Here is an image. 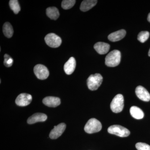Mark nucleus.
<instances>
[{
	"mask_svg": "<svg viewBox=\"0 0 150 150\" xmlns=\"http://www.w3.org/2000/svg\"><path fill=\"white\" fill-rule=\"evenodd\" d=\"M121 59L120 51L114 50L110 52L105 57V64L108 67H115L119 64Z\"/></svg>",
	"mask_w": 150,
	"mask_h": 150,
	"instance_id": "nucleus-1",
	"label": "nucleus"
},
{
	"mask_svg": "<svg viewBox=\"0 0 150 150\" xmlns=\"http://www.w3.org/2000/svg\"><path fill=\"white\" fill-rule=\"evenodd\" d=\"M103 81V77L100 74L91 75L87 80L88 88L91 91H95L100 86Z\"/></svg>",
	"mask_w": 150,
	"mask_h": 150,
	"instance_id": "nucleus-2",
	"label": "nucleus"
},
{
	"mask_svg": "<svg viewBox=\"0 0 150 150\" xmlns=\"http://www.w3.org/2000/svg\"><path fill=\"white\" fill-rule=\"evenodd\" d=\"M101 129V123L99 121L94 118L89 119L84 127L85 131L87 133L90 134L99 132Z\"/></svg>",
	"mask_w": 150,
	"mask_h": 150,
	"instance_id": "nucleus-3",
	"label": "nucleus"
},
{
	"mask_svg": "<svg viewBox=\"0 0 150 150\" xmlns=\"http://www.w3.org/2000/svg\"><path fill=\"white\" fill-rule=\"evenodd\" d=\"M124 107V98L122 95L118 94L114 97L110 103V109L115 113L121 112Z\"/></svg>",
	"mask_w": 150,
	"mask_h": 150,
	"instance_id": "nucleus-4",
	"label": "nucleus"
},
{
	"mask_svg": "<svg viewBox=\"0 0 150 150\" xmlns=\"http://www.w3.org/2000/svg\"><path fill=\"white\" fill-rule=\"evenodd\" d=\"M108 131L110 134H114L121 137H128L130 134V131L128 129L118 125L110 126L108 129Z\"/></svg>",
	"mask_w": 150,
	"mask_h": 150,
	"instance_id": "nucleus-5",
	"label": "nucleus"
},
{
	"mask_svg": "<svg viewBox=\"0 0 150 150\" xmlns=\"http://www.w3.org/2000/svg\"><path fill=\"white\" fill-rule=\"evenodd\" d=\"M45 40L47 45L51 48L59 47L62 43L61 38L54 33L47 34L45 37Z\"/></svg>",
	"mask_w": 150,
	"mask_h": 150,
	"instance_id": "nucleus-6",
	"label": "nucleus"
},
{
	"mask_svg": "<svg viewBox=\"0 0 150 150\" xmlns=\"http://www.w3.org/2000/svg\"><path fill=\"white\" fill-rule=\"evenodd\" d=\"M34 72L38 79H46L49 75V71L46 67L43 65L38 64L34 67Z\"/></svg>",
	"mask_w": 150,
	"mask_h": 150,
	"instance_id": "nucleus-7",
	"label": "nucleus"
},
{
	"mask_svg": "<svg viewBox=\"0 0 150 150\" xmlns=\"http://www.w3.org/2000/svg\"><path fill=\"white\" fill-rule=\"evenodd\" d=\"M32 100V96L29 94L23 93L19 95L15 102L18 106H25L28 105Z\"/></svg>",
	"mask_w": 150,
	"mask_h": 150,
	"instance_id": "nucleus-8",
	"label": "nucleus"
},
{
	"mask_svg": "<svg viewBox=\"0 0 150 150\" xmlns=\"http://www.w3.org/2000/svg\"><path fill=\"white\" fill-rule=\"evenodd\" d=\"M66 128L64 123H61L57 126H54L49 134V137L52 139H56L60 137L64 133Z\"/></svg>",
	"mask_w": 150,
	"mask_h": 150,
	"instance_id": "nucleus-9",
	"label": "nucleus"
},
{
	"mask_svg": "<svg viewBox=\"0 0 150 150\" xmlns=\"http://www.w3.org/2000/svg\"><path fill=\"white\" fill-rule=\"evenodd\" d=\"M136 95L137 97L143 101H148L150 100V94L148 91L142 86H139L136 89Z\"/></svg>",
	"mask_w": 150,
	"mask_h": 150,
	"instance_id": "nucleus-10",
	"label": "nucleus"
},
{
	"mask_svg": "<svg viewBox=\"0 0 150 150\" xmlns=\"http://www.w3.org/2000/svg\"><path fill=\"white\" fill-rule=\"evenodd\" d=\"M43 104L50 107H56L61 104V100L58 97L53 96H48L43 98Z\"/></svg>",
	"mask_w": 150,
	"mask_h": 150,
	"instance_id": "nucleus-11",
	"label": "nucleus"
},
{
	"mask_svg": "<svg viewBox=\"0 0 150 150\" xmlns=\"http://www.w3.org/2000/svg\"><path fill=\"white\" fill-rule=\"evenodd\" d=\"M47 118V115L44 113H36L33 114L28 119L27 123L29 124H33L38 122L46 121Z\"/></svg>",
	"mask_w": 150,
	"mask_h": 150,
	"instance_id": "nucleus-12",
	"label": "nucleus"
},
{
	"mask_svg": "<svg viewBox=\"0 0 150 150\" xmlns=\"http://www.w3.org/2000/svg\"><path fill=\"white\" fill-rule=\"evenodd\" d=\"M110 47V45L108 43L102 42H98L94 46L95 50L100 55H103L107 53L109 51Z\"/></svg>",
	"mask_w": 150,
	"mask_h": 150,
	"instance_id": "nucleus-13",
	"label": "nucleus"
},
{
	"mask_svg": "<svg viewBox=\"0 0 150 150\" xmlns=\"http://www.w3.org/2000/svg\"><path fill=\"white\" fill-rule=\"evenodd\" d=\"M76 67V60L74 57H71L65 63L64 66V70L67 74L71 75L74 72Z\"/></svg>",
	"mask_w": 150,
	"mask_h": 150,
	"instance_id": "nucleus-14",
	"label": "nucleus"
},
{
	"mask_svg": "<svg viewBox=\"0 0 150 150\" xmlns=\"http://www.w3.org/2000/svg\"><path fill=\"white\" fill-rule=\"evenodd\" d=\"M126 35V30L121 29L110 33L108 36V39L112 42H116L123 39Z\"/></svg>",
	"mask_w": 150,
	"mask_h": 150,
	"instance_id": "nucleus-15",
	"label": "nucleus"
},
{
	"mask_svg": "<svg viewBox=\"0 0 150 150\" xmlns=\"http://www.w3.org/2000/svg\"><path fill=\"white\" fill-rule=\"evenodd\" d=\"M98 1L96 0H85L81 4L80 10L83 12H86L90 10L96 6Z\"/></svg>",
	"mask_w": 150,
	"mask_h": 150,
	"instance_id": "nucleus-16",
	"label": "nucleus"
},
{
	"mask_svg": "<svg viewBox=\"0 0 150 150\" xmlns=\"http://www.w3.org/2000/svg\"><path fill=\"white\" fill-rule=\"evenodd\" d=\"M130 112L131 116L135 119H141L144 118V112L142 109L137 106H132L130 108Z\"/></svg>",
	"mask_w": 150,
	"mask_h": 150,
	"instance_id": "nucleus-17",
	"label": "nucleus"
},
{
	"mask_svg": "<svg viewBox=\"0 0 150 150\" xmlns=\"http://www.w3.org/2000/svg\"><path fill=\"white\" fill-rule=\"evenodd\" d=\"M46 15L51 19L56 20L59 17L60 14L59 10L56 7H51L46 9Z\"/></svg>",
	"mask_w": 150,
	"mask_h": 150,
	"instance_id": "nucleus-18",
	"label": "nucleus"
},
{
	"mask_svg": "<svg viewBox=\"0 0 150 150\" xmlns=\"http://www.w3.org/2000/svg\"><path fill=\"white\" fill-rule=\"evenodd\" d=\"M3 33L5 36L11 38L13 35V30L11 25L8 22H6L4 24L3 27Z\"/></svg>",
	"mask_w": 150,
	"mask_h": 150,
	"instance_id": "nucleus-19",
	"label": "nucleus"
},
{
	"mask_svg": "<svg viewBox=\"0 0 150 150\" xmlns=\"http://www.w3.org/2000/svg\"><path fill=\"white\" fill-rule=\"evenodd\" d=\"M9 6L11 9L13 11L14 13L17 14L21 10L20 6L18 1L17 0H11L9 1Z\"/></svg>",
	"mask_w": 150,
	"mask_h": 150,
	"instance_id": "nucleus-20",
	"label": "nucleus"
},
{
	"mask_svg": "<svg viewBox=\"0 0 150 150\" xmlns=\"http://www.w3.org/2000/svg\"><path fill=\"white\" fill-rule=\"evenodd\" d=\"M76 2L75 0H64L62 4V8L65 10L69 9L74 6Z\"/></svg>",
	"mask_w": 150,
	"mask_h": 150,
	"instance_id": "nucleus-21",
	"label": "nucleus"
},
{
	"mask_svg": "<svg viewBox=\"0 0 150 150\" xmlns=\"http://www.w3.org/2000/svg\"><path fill=\"white\" fill-rule=\"evenodd\" d=\"M149 35V33L148 31H142L138 35V40L141 43H144L148 40Z\"/></svg>",
	"mask_w": 150,
	"mask_h": 150,
	"instance_id": "nucleus-22",
	"label": "nucleus"
},
{
	"mask_svg": "<svg viewBox=\"0 0 150 150\" xmlns=\"http://www.w3.org/2000/svg\"><path fill=\"white\" fill-rule=\"evenodd\" d=\"M4 57V64L5 66L7 67H11L13 62L12 58H11L10 56L7 54H5Z\"/></svg>",
	"mask_w": 150,
	"mask_h": 150,
	"instance_id": "nucleus-23",
	"label": "nucleus"
},
{
	"mask_svg": "<svg viewBox=\"0 0 150 150\" xmlns=\"http://www.w3.org/2000/svg\"><path fill=\"white\" fill-rule=\"evenodd\" d=\"M136 147L138 150H150V146L146 143H137L136 145Z\"/></svg>",
	"mask_w": 150,
	"mask_h": 150,
	"instance_id": "nucleus-24",
	"label": "nucleus"
},
{
	"mask_svg": "<svg viewBox=\"0 0 150 150\" xmlns=\"http://www.w3.org/2000/svg\"><path fill=\"white\" fill-rule=\"evenodd\" d=\"M147 20L148 21H149V22L150 23V13H149V15H148Z\"/></svg>",
	"mask_w": 150,
	"mask_h": 150,
	"instance_id": "nucleus-25",
	"label": "nucleus"
},
{
	"mask_svg": "<svg viewBox=\"0 0 150 150\" xmlns=\"http://www.w3.org/2000/svg\"><path fill=\"white\" fill-rule=\"evenodd\" d=\"M148 55H149V56H150V48L149 50V53H148Z\"/></svg>",
	"mask_w": 150,
	"mask_h": 150,
	"instance_id": "nucleus-26",
	"label": "nucleus"
}]
</instances>
